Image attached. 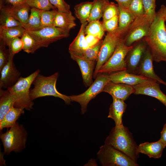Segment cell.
<instances>
[{
  "instance_id": "cell-23",
  "label": "cell",
  "mask_w": 166,
  "mask_h": 166,
  "mask_svg": "<svg viewBox=\"0 0 166 166\" xmlns=\"http://www.w3.org/2000/svg\"><path fill=\"white\" fill-rule=\"evenodd\" d=\"M88 22L81 24L78 34L69 48V53L71 54H75L85 49V30Z\"/></svg>"
},
{
  "instance_id": "cell-17",
  "label": "cell",
  "mask_w": 166,
  "mask_h": 166,
  "mask_svg": "<svg viewBox=\"0 0 166 166\" xmlns=\"http://www.w3.org/2000/svg\"><path fill=\"white\" fill-rule=\"evenodd\" d=\"M109 76L111 81L113 82L122 83L132 86L150 79L141 75L129 73L126 70L111 73Z\"/></svg>"
},
{
  "instance_id": "cell-45",
  "label": "cell",
  "mask_w": 166,
  "mask_h": 166,
  "mask_svg": "<svg viewBox=\"0 0 166 166\" xmlns=\"http://www.w3.org/2000/svg\"><path fill=\"white\" fill-rule=\"evenodd\" d=\"M4 2L13 6L20 5L26 3L27 0H3Z\"/></svg>"
},
{
  "instance_id": "cell-6",
  "label": "cell",
  "mask_w": 166,
  "mask_h": 166,
  "mask_svg": "<svg viewBox=\"0 0 166 166\" xmlns=\"http://www.w3.org/2000/svg\"><path fill=\"white\" fill-rule=\"evenodd\" d=\"M129 26L123 30L118 29L112 32H108L103 40L97 63L93 72V77L96 78L101 66L107 61L114 52L119 42L128 31Z\"/></svg>"
},
{
  "instance_id": "cell-48",
  "label": "cell",
  "mask_w": 166,
  "mask_h": 166,
  "mask_svg": "<svg viewBox=\"0 0 166 166\" xmlns=\"http://www.w3.org/2000/svg\"><path fill=\"white\" fill-rule=\"evenodd\" d=\"M159 10L163 14L165 22H166V6L164 5H162Z\"/></svg>"
},
{
  "instance_id": "cell-30",
  "label": "cell",
  "mask_w": 166,
  "mask_h": 166,
  "mask_svg": "<svg viewBox=\"0 0 166 166\" xmlns=\"http://www.w3.org/2000/svg\"><path fill=\"white\" fill-rule=\"evenodd\" d=\"M0 28L23 26L21 23L14 18L4 6L0 4Z\"/></svg>"
},
{
  "instance_id": "cell-32",
  "label": "cell",
  "mask_w": 166,
  "mask_h": 166,
  "mask_svg": "<svg viewBox=\"0 0 166 166\" xmlns=\"http://www.w3.org/2000/svg\"><path fill=\"white\" fill-rule=\"evenodd\" d=\"M102 41L100 40L94 45L76 54H71L76 55L87 60L97 61Z\"/></svg>"
},
{
  "instance_id": "cell-14",
  "label": "cell",
  "mask_w": 166,
  "mask_h": 166,
  "mask_svg": "<svg viewBox=\"0 0 166 166\" xmlns=\"http://www.w3.org/2000/svg\"><path fill=\"white\" fill-rule=\"evenodd\" d=\"M133 45L132 49L127 54L125 61L126 70L128 72L136 74L137 67L147 47L143 39Z\"/></svg>"
},
{
  "instance_id": "cell-36",
  "label": "cell",
  "mask_w": 166,
  "mask_h": 166,
  "mask_svg": "<svg viewBox=\"0 0 166 166\" xmlns=\"http://www.w3.org/2000/svg\"><path fill=\"white\" fill-rule=\"evenodd\" d=\"M21 38L23 44V51L28 53H34L35 42L26 30Z\"/></svg>"
},
{
  "instance_id": "cell-8",
  "label": "cell",
  "mask_w": 166,
  "mask_h": 166,
  "mask_svg": "<svg viewBox=\"0 0 166 166\" xmlns=\"http://www.w3.org/2000/svg\"><path fill=\"white\" fill-rule=\"evenodd\" d=\"M123 39L118 43L113 54L101 66L98 73H109L126 70V56L133 47L132 45L128 46L124 43Z\"/></svg>"
},
{
  "instance_id": "cell-33",
  "label": "cell",
  "mask_w": 166,
  "mask_h": 166,
  "mask_svg": "<svg viewBox=\"0 0 166 166\" xmlns=\"http://www.w3.org/2000/svg\"><path fill=\"white\" fill-rule=\"evenodd\" d=\"M105 31L102 23L98 20L89 22L85 27V34L93 36L100 40L104 35Z\"/></svg>"
},
{
  "instance_id": "cell-16",
  "label": "cell",
  "mask_w": 166,
  "mask_h": 166,
  "mask_svg": "<svg viewBox=\"0 0 166 166\" xmlns=\"http://www.w3.org/2000/svg\"><path fill=\"white\" fill-rule=\"evenodd\" d=\"M134 89L132 86L122 83L109 82L105 86L103 92L107 93L112 97H115L124 101L132 93Z\"/></svg>"
},
{
  "instance_id": "cell-10",
  "label": "cell",
  "mask_w": 166,
  "mask_h": 166,
  "mask_svg": "<svg viewBox=\"0 0 166 166\" xmlns=\"http://www.w3.org/2000/svg\"><path fill=\"white\" fill-rule=\"evenodd\" d=\"M89 87L83 93L69 96L71 101L78 103L81 106V113L84 114L87 110L89 102L98 94L103 92L105 85L111 81L109 75L99 73Z\"/></svg>"
},
{
  "instance_id": "cell-9",
  "label": "cell",
  "mask_w": 166,
  "mask_h": 166,
  "mask_svg": "<svg viewBox=\"0 0 166 166\" xmlns=\"http://www.w3.org/2000/svg\"><path fill=\"white\" fill-rule=\"evenodd\" d=\"M26 31L35 42V52L42 47H47L51 43L68 37L69 31L55 26L46 27L36 31Z\"/></svg>"
},
{
  "instance_id": "cell-35",
  "label": "cell",
  "mask_w": 166,
  "mask_h": 166,
  "mask_svg": "<svg viewBox=\"0 0 166 166\" xmlns=\"http://www.w3.org/2000/svg\"><path fill=\"white\" fill-rule=\"evenodd\" d=\"M57 11V9L41 10V24L42 28L53 26L54 18Z\"/></svg>"
},
{
  "instance_id": "cell-41",
  "label": "cell",
  "mask_w": 166,
  "mask_h": 166,
  "mask_svg": "<svg viewBox=\"0 0 166 166\" xmlns=\"http://www.w3.org/2000/svg\"><path fill=\"white\" fill-rule=\"evenodd\" d=\"M102 25L105 31L112 32L117 30L118 29V15L105 21H103Z\"/></svg>"
},
{
  "instance_id": "cell-43",
  "label": "cell",
  "mask_w": 166,
  "mask_h": 166,
  "mask_svg": "<svg viewBox=\"0 0 166 166\" xmlns=\"http://www.w3.org/2000/svg\"><path fill=\"white\" fill-rule=\"evenodd\" d=\"M50 3L59 12H68L71 11L70 6L64 0H49Z\"/></svg>"
},
{
  "instance_id": "cell-4",
  "label": "cell",
  "mask_w": 166,
  "mask_h": 166,
  "mask_svg": "<svg viewBox=\"0 0 166 166\" xmlns=\"http://www.w3.org/2000/svg\"><path fill=\"white\" fill-rule=\"evenodd\" d=\"M39 72L38 69L27 77H21L13 86L7 89L14 99V107L27 110L33 108L34 102L30 96V88Z\"/></svg>"
},
{
  "instance_id": "cell-1",
  "label": "cell",
  "mask_w": 166,
  "mask_h": 166,
  "mask_svg": "<svg viewBox=\"0 0 166 166\" xmlns=\"http://www.w3.org/2000/svg\"><path fill=\"white\" fill-rule=\"evenodd\" d=\"M163 14L156 12L147 35L143 38L149 49L153 61L166 62V29Z\"/></svg>"
},
{
  "instance_id": "cell-2",
  "label": "cell",
  "mask_w": 166,
  "mask_h": 166,
  "mask_svg": "<svg viewBox=\"0 0 166 166\" xmlns=\"http://www.w3.org/2000/svg\"><path fill=\"white\" fill-rule=\"evenodd\" d=\"M105 144L110 145L121 151L137 162L139 156L138 145L128 128L124 125L113 127L105 139Z\"/></svg>"
},
{
  "instance_id": "cell-15",
  "label": "cell",
  "mask_w": 166,
  "mask_h": 166,
  "mask_svg": "<svg viewBox=\"0 0 166 166\" xmlns=\"http://www.w3.org/2000/svg\"><path fill=\"white\" fill-rule=\"evenodd\" d=\"M153 61L150 50L147 47L137 67L136 74L144 76L166 85V82L161 79L155 72Z\"/></svg>"
},
{
  "instance_id": "cell-18",
  "label": "cell",
  "mask_w": 166,
  "mask_h": 166,
  "mask_svg": "<svg viewBox=\"0 0 166 166\" xmlns=\"http://www.w3.org/2000/svg\"><path fill=\"white\" fill-rule=\"evenodd\" d=\"M70 57L79 67L85 85L89 86L93 83V72L96 61L85 59L72 54H70Z\"/></svg>"
},
{
  "instance_id": "cell-37",
  "label": "cell",
  "mask_w": 166,
  "mask_h": 166,
  "mask_svg": "<svg viewBox=\"0 0 166 166\" xmlns=\"http://www.w3.org/2000/svg\"><path fill=\"white\" fill-rule=\"evenodd\" d=\"M119 12L118 4L113 2H109L106 7L102 17L103 21L109 19L113 17L118 15Z\"/></svg>"
},
{
  "instance_id": "cell-44",
  "label": "cell",
  "mask_w": 166,
  "mask_h": 166,
  "mask_svg": "<svg viewBox=\"0 0 166 166\" xmlns=\"http://www.w3.org/2000/svg\"><path fill=\"white\" fill-rule=\"evenodd\" d=\"M85 49L94 45L100 40L93 36L87 35L85 36Z\"/></svg>"
},
{
  "instance_id": "cell-20",
  "label": "cell",
  "mask_w": 166,
  "mask_h": 166,
  "mask_svg": "<svg viewBox=\"0 0 166 166\" xmlns=\"http://www.w3.org/2000/svg\"><path fill=\"white\" fill-rule=\"evenodd\" d=\"M112 97L113 101L110 106L108 117L114 120L115 126H121L123 125L122 117L127 105L124 101L115 97Z\"/></svg>"
},
{
  "instance_id": "cell-12",
  "label": "cell",
  "mask_w": 166,
  "mask_h": 166,
  "mask_svg": "<svg viewBox=\"0 0 166 166\" xmlns=\"http://www.w3.org/2000/svg\"><path fill=\"white\" fill-rule=\"evenodd\" d=\"M136 95H144L154 97L160 101L166 108V95L161 90L159 83L151 79L132 86Z\"/></svg>"
},
{
  "instance_id": "cell-19",
  "label": "cell",
  "mask_w": 166,
  "mask_h": 166,
  "mask_svg": "<svg viewBox=\"0 0 166 166\" xmlns=\"http://www.w3.org/2000/svg\"><path fill=\"white\" fill-rule=\"evenodd\" d=\"M3 1L0 0V4L4 6L14 18L20 22L24 27L28 22L31 8L26 3L19 6H13L6 4Z\"/></svg>"
},
{
  "instance_id": "cell-5",
  "label": "cell",
  "mask_w": 166,
  "mask_h": 166,
  "mask_svg": "<svg viewBox=\"0 0 166 166\" xmlns=\"http://www.w3.org/2000/svg\"><path fill=\"white\" fill-rule=\"evenodd\" d=\"M27 134L24 127L18 122L6 132L1 133L4 153L19 152L26 148Z\"/></svg>"
},
{
  "instance_id": "cell-24",
  "label": "cell",
  "mask_w": 166,
  "mask_h": 166,
  "mask_svg": "<svg viewBox=\"0 0 166 166\" xmlns=\"http://www.w3.org/2000/svg\"><path fill=\"white\" fill-rule=\"evenodd\" d=\"M24 109L14 106L12 107L0 121V130L13 126L21 115L24 113Z\"/></svg>"
},
{
  "instance_id": "cell-40",
  "label": "cell",
  "mask_w": 166,
  "mask_h": 166,
  "mask_svg": "<svg viewBox=\"0 0 166 166\" xmlns=\"http://www.w3.org/2000/svg\"><path fill=\"white\" fill-rule=\"evenodd\" d=\"M128 8L136 17L144 14L142 0H132Z\"/></svg>"
},
{
  "instance_id": "cell-21",
  "label": "cell",
  "mask_w": 166,
  "mask_h": 166,
  "mask_svg": "<svg viewBox=\"0 0 166 166\" xmlns=\"http://www.w3.org/2000/svg\"><path fill=\"white\" fill-rule=\"evenodd\" d=\"M164 144L160 139L154 142H145L138 145L139 153L145 154L149 158H159L162 156L164 148L165 147Z\"/></svg>"
},
{
  "instance_id": "cell-49",
  "label": "cell",
  "mask_w": 166,
  "mask_h": 166,
  "mask_svg": "<svg viewBox=\"0 0 166 166\" xmlns=\"http://www.w3.org/2000/svg\"></svg>"
},
{
  "instance_id": "cell-29",
  "label": "cell",
  "mask_w": 166,
  "mask_h": 166,
  "mask_svg": "<svg viewBox=\"0 0 166 166\" xmlns=\"http://www.w3.org/2000/svg\"><path fill=\"white\" fill-rule=\"evenodd\" d=\"M30 13L28 22L23 27L26 30L36 31L42 28L41 24V10L31 8Z\"/></svg>"
},
{
  "instance_id": "cell-34",
  "label": "cell",
  "mask_w": 166,
  "mask_h": 166,
  "mask_svg": "<svg viewBox=\"0 0 166 166\" xmlns=\"http://www.w3.org/2000/svg\"><path fill=\"white\" fill-rule=\"evenodd\" d=\"M26 3L31 8L46 11L57 9L49 0H27Z\"/></svg>"
},
{
  "instance_id": "cell-47",
  "label": "cell",
  "mask_w": 166,
  "mask_h": 166,
  "mask_svg": "<svg viewBox=\"0 0 166 166\" xmlns=\"http://www.w3.org/2000/svg\"><path fill=\"white\" fill-rule=\"evenodd\" d=\"M118 4H121L123 6L128 8L132 0H114Z\"/></svg>"
},
{
  "instance_id": "cell-39",
  "label": "cell",
  "mask_w": 166,
  "mask_h": 166,
  "mask_svg": "<svg viewBox=\"0 0 166 166\" xmlns=\"http://www.w3.org/2000/svg\"><path fill=\"white\" fill-rule=\"evenodd\" d=\"M10 53L14 55L23 49V44L21 38L16 37L10 40L7 44Z\"/></svg>"
},
{
  "instance_id": "cell-26",
  "label": "cell",
  "mask_w": 166,
  "mask_h": 166,
  "mask_svg": "<svg viewBox=\"0 0 166 166\" xmlns=\"http://www.w3.org/2000/svg\"><path fill=\"white\" fill-rule=\"evenodd\" d=\"M25 31L26 30L22 26L0 28V42L6 45L12 39L16 37L21 38Z\"/></svg>"
},
{
  "instance_id": "cell-38",
  "label": "cell",
  "mask_w": 166,
  "mask_h": 166,
  "mask_svg": "<svg viewBox=\"0 0 166 166\" xmlns=\"http://www.w3.org/2000/svg\"><path fill=\"white\" fill-rule=\"evenodd\" d=\"M144 15L154 19L156 14L155 11L156 0H142Z\"/></svg>"
},
{
  "instance_id": "cell-28",
  "label": "cell",
  "mask_w": 166,
  "mask_h": 166,
  "mask_svg": "<svg viewBox=\"0 0 166 166\" xmlns=\"http://www.w3.org/2000/svg\"><path fill=\"white\" fill-rule=\"evenodd\" d=\"M109 2V0H93L88 22L99 20L102 17L105 9Z\"/></svg>"
},
{
  "instance_id": "cell-22",
  "label": "cell",
  "mask_w": 166,
  "mask_h": 166,
  "mask_svg": "<svg viewBox=\"0 0 166 166\" xmlns=\"http://www.w3.org/2000/svg\"><path fill=\"white\" fill-rule=\"evenodd\" d=\"M75 20L71 11L62 12L57 11L54 18L53 26L69 31L76 26Z\"/></svg>"
},
{
  "instance_id": "cell-31",
  "label": "cell",
  "mask_w": 166,
  "mask_h": 166,
  "mask_svg": "<svg viewBox=\"0 0 166 166\" xmlns=\"http://www.w3.org/2000/svg\"><path fill=\"white\" fill-rule=\"evenodd\" d=\"M93 3V1H86L77 4L75 6L74 10L75 15L79 19L81 24L87 22Z\"/></svg>"
},
{
  "instance_id": "cell-3",
  "label": "cell",
  "mask_w": 166,
  "mask_h": 166,
  "mask_svg": "<svg viewBox=\"0 0 166 166\" xmlns=\"http://www.w3.org/2000/svg\"><path fill=\"white\" fill-rule=\"evenodd\" d=\"M59 76L58 72L49 76L39 74L34 80L32 84L34 87L30 90V96L32 101L42 97L52 96L62 99L66 104L71 101L69 96L59 92L57 89L56 83Z\"/></svg>"
},
{
  "instance_id": "cell-42",
  "label": "cell",
  "mask_w": 166,
  "mask_h": 166,
  "mask_svg": "<svg viewBox=\"0 0 166 166\" xmlns=\"http://www.w3.org/2000/svg\"><path fill=\"white\" fill-rule=\"evenodd\" d=\"M0 70L9 61L10 52L9 49L6 48V45L0 42Z\"/></svg>"
},
{
  "instance_id": "cell-13",
  "label": "cell",
  "mask_w": 166,
  "mask_h": 166,
  "mask_svg": "<svg viewBox=\"0 0 166 166\" xmlns=\"http://www.w3.org/2000/svg\"><path fill=\"white\" fill-rule=\"evenodd\" d=\"M14 55L10 53L8 61L0 70V88L7 89L13 86L21 77V73L13 61Z\"/></svg>"
},
{
  "instance_id": "cell-7",
  "label": "cell",
  "mask_w": 166,
  "mask_h": 166,
  "mask_svg": "<svg viewBox=\"0 0 166 166\" xmlns=\"http://www.w3.org/2000/svg\"><path fill=\"white\" fill-rule=\"evenodd\" d=\"M103 166H137L138 164L126 154L108 144L101 146L97 154Z\"/></svg>"
},
{
  "instance_id": "cell-27",
  "label": "cell",
  "mask_w": 166,
  "mask_h": 166,
  "mask_svg": "<svg viewBox=\"0 0 166 166\" xmlns=\"http://www.w3.org/2000/svg\"><path fill=\"white\" fill-rule=\"evenodd\" d=\"M118 4L119 9L118 29L123 30L128 27L134 22L136 17L128 8L121 4Z\"/></svg>"
},
{
  "instance_id": "cell-46",
  "label": "cell",
  "mask_w": 166,
  "mask_h": 166,
  "mask_svg": "<svg viewBox=\"0 0 166 166\" xmlns=\"http://www.w3.org/2000/svg\"><path fill=\"white\" fill-rule=\"evenodd\" d=\"M166 146V123L164 124L161 132L160 138V139Z\"/></svg>"
},
{
  "instance_id": "cell-11",
  "label": "cell",
  "mask_w": 166,
  "mask_h": 166,
  "mask_svg": "<svg viewBox=\"0 0 166 166\" xmlns=\"http://www.w3.org/2000/svg\"><path fill=\"white\" fill-rule=\"evenodd\" d=\"M153 20L144 15L136 17L123 38L125 44L131 46L143 39L148 34Z\"/></svg>"
},
{
  "instance_id": "cell-25",
  "label": "cell",
  "mask_w": 166,
  "mask_h": 166,
  "mask_svg": "<svg viewBox=\"0 0 166 166\" xmlns=\"http://www.w3.org/2000/svg\"><path fill=\"white\" fill-rule=\"evenodd\" d=\"M14 99L7 89L0 88V121L6 113L14 106Z\"/></svg>"
}]
</instances>
